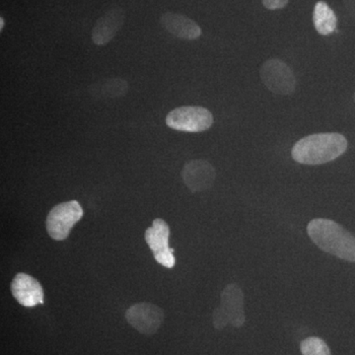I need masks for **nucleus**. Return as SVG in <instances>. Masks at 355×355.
<instances>
[{"mask_svg":"<svg viewBox=\"0 0 355 355\" xmlns=\"http://www.w3.org/2000/svg\"><path fill=\"white\" fill-rule=\"evenodd\" d=\"M354 101H355V94H354Z\"/></svg>","mask_w":355,"mask_h":355,"instance_id":"18","label":"nucleus"},{"mask_svg":"<svg viewBox=\"0 0 355 355\" xmlns=\"http://www.w3.org/2000/svg\"><path fill=\"white\" fill-rule=\"evenodd\" d=\"M125 22L123 9L112 8L97 21L92 31V40L95 44L104 46L116 37Z\"/></svg>","mask_w":355,"mask_h":355,"instance_id":"11","label":"nucleus"},{"mask_svg":"<svg viewBox=\"0 0 355 355\" xmlns=\"http://www.w3.org/2000/svg\"><path fill=\"white\" fill-rule=\"evenodd\" d=\"M261 78L268 90L275 94H292L296 88V79L291 67L280 60H270L261 65Z\"/></svg>","mask_w":355,"mask_h":355,"instance_id":"6","label":"nucleus"},{"mask_svg":"<svg viewBox=\"0 0 355 355\" xmlns=\"http://www.w3.org/2000/svg\"><path fill=\"white\" fill-rule=\"evenodd\" d=\"M99 94L107 98H118L125 95L128 92V85L123 79H111L100 86Z\"/></svg>","mask_w":355,"mask_h":355,"instance_id":"15","label":"nucleus"},{"mask_svg":"<svg viewBox=\"0 0 355 355\" xmlns=\"http://www.w3.org/2000/svg\"><path fill=\"white\" fill-rule=\"evenodd\" d=\"M166 123L180 132H202L211 128L214 116L202 107H180L168 114Z\"/></svg>","mask_w":355,"mask_h":355,"instance_id":"5","label":"nucleus"},{"mask_svg":"<svg viewBox=\"0 0 355 355\" xmlns=\"http://www.w3.org/2000/svg\"><path fill=\"white\" fill-rule=\"evenodd\" d=\"M308 235L320 249L343 261L355 263V237L330 219H314L308 224Z\"/></svg>","mask_w":355,"mask_h":355,"instance_id":"2","label":"nucleus"},{"mask_svg":"<svg viewBox=\"0 0 355 355\" xmlns=\"http://www.w3.org/2000/svg\"><path fill=\"white\" fill-rule=\"evenodd\" d=\"M288 1L289 0H263V4L270 10H277L286 7Z\"/></svg>","mask_w":355,"mask_h":355,"instance_id":"16","label":"nucleus"},{"mask_svg":"<svg viewBox=\"0 0 355 355\" xmlns=\"http://www.w3.org/2000/svg\"><path fill=\"white\" fill-rule=\"evenodd\" d=\"M170 227L163 219L157 218L153 226L146 231V241L153 252L156 261L167 268H172L176 263L174 249L169 246Z\"/></svg>","mask_w":355,"mask_h":355,"instance_id":"7","label":"nucleus"},{"mask_svg":"<svg viewBox=\"0 0 355 355\" xmlns=\"http://www.w3.org/2000/svg\"><path fill=\"white\" fill-rule=\"evenodd\" d=\"M347 140L340 133H316L296 142L292 158L305 165H321L340 157L347 151Z\"/></svg>","mask_w":355,"mask_h":355,"instance_id":"1","label":"nucleus"},{"mask_svg":"<svg viewBox=\"0 0 355 355\" xmlns=\"http://www.w3.org/2000/svg\"><path fill=\"white\" fill-rule=\"evenodd\" d=\"M245 323L244 295L236 284L225 287L221 294V304L214 312V326L222 330L228 324L240 328Z\"/></svg>","mask_w":355,"mask_h":355,"instance_id":"3","label":"nucleus"},{"mask_svg":"<svg viewBox=\"0 0 355 355\" xmlns=\"http://www.w3.org/2000/svg\"><path fill=\"white\" fill-rule=\"evenodd\" d=\"M128 323L139 333L153 336L157 333L164 321V313L157 305L151 303H137L125 312Z\"/></svg>","mask_w":355,"mask_h":355,"instance_id":"8","label":"nucleus"},{"mask_svg":"<svg viewBox=\"0 0 355 355\" xmlns=\"http://www.w3.org/2000/svg\"><path fill=\"white\" fill-rule=\"evenodd\" d=\"M6 25V23H4L3 18H0V30L3 29V26Z\"/></svg>","mask_w":355,"mask_h":355,"instance_id":"17","label":"nucleus"},{"mask_svg":"<svg viewBox=\"0 0 355 355\" xmlns=\"http://www.w3.org/2000/svg\"><path fill=\"white\" fill-rule=\"evenodd\" d=\"M83 216V209L76 200L60 203L51 209L46 217V226L49 235L57 241H62Z\"/></svg>","mask_w":355,"mask_h":355,"instance_id":"4","label":"nucleus"},{"mask_svg":"<svg viewBox=\"0 0 355 355\" xmlns=\"http://www.w3.org/2000/svg\"><path fill=\"white\" fill-rule=\"evenodd\" d=\"M302 355H331L328 345L322 338L311 336L300 345Z\"/></svg>","mask_w":355,"mask_h":355,"instance_id":"14","label":"nucleus"},{"mask_svg":"<svg viewBox=\"0 0 355 355\" xmlns=\"http://www.w3.org/2000/svg\"><path fill=\"white\" fill-rule=\"evenodd\" d=\"M214 166L205 160H191L184 165L182 177L186 186L193 193L209 190L216 180Z\"/></svg>","mask_w":355,"mask_h":355,"instance_id":"9","label":"nucleus"},{"mask_svg":"<svg viewBox=\"0 0 355 355\" xmlns=\"http://www.w3.org/2000/svg\"><path fill=\"white\" fill-rule=\"evenodd\" d=\"M14 298L24 307H35L44 303V289L41 284L27 273H18L11 282Z\"/></svg>","mask_w":355,"mask_h":355,"instance_id":"10","label":"nucleus"},{"mask_svg":"<svg viewBox=\"0 0 355 355\" xmlns=\"http://www.w3.org/2000/svg\"><path fill=\"white\" fill-rule=\"evenodd\" d=\"M161 24L177 38L193 41L202 36L200 26L182 14L168 12L161 17Z\"/></svg>","mask_w":355,"mask_h":355,"instance_id":"12","label":"nucleus"},{"mask_svg":"<svg viewBox=\"0 0 355 355\" xmlns=\"http://www.w3.org/2000/svg\"><path fill=\"white\" fill-rule=\"evenodd\" d=\"M313 21L318 33L323 36H328L335 31L338 23L336 14L324 1L317 2L315 6Z\"/></svg>","mask_w":355,"mask_h":355,"instance_id":"13","label":"nucleus"}]
</instances>
